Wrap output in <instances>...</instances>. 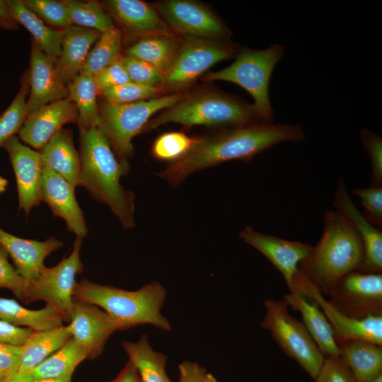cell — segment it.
Wrapping results in <instances>:
<instances>
[{
	"label": "cell",
	"mask_w": 382,
	"mask_h": 382,
	"mask_svg": "<svg viewBox=\"0 0 382 382\" xmlns=\"http://www.w3.org/2000/svg\"><path fill=\"white\" fill-rule=\"evenodd\" d=\"M29 91V71L27 69L21 78V85L16 96L0 116V149L19 133L28 116L27 99Z\"/></svg>",
	"instance_id": "e575fe53"
},
{
	"label": "cell",
	"mask_w": 382,
	"mask_h": 382,
	"mask_svg": "<svg viewBox=\"0 0 382 382\" xmlns=\"http://www.w3.org/2000/svg\"><path fill=\"white\" fill-rule=\"evenodd\" d=\"M33 330L18 327L0 319V343L22 346Z\"/></svg>",
	"instance_id": "7dc6e473"
},
{
	"label": "cell",
	"mask_w": 382,
	"mask_h": 382,
	"mask_svg": "<svg viewBox=\"0 0 382 382\" xmlns=\"http://www.w3.org/2000/svg\"><path fill=\"white\" fill-rule=\"evenodd\" d=\"M0 319L18 327L33 331L45 330L62 325L64 321L62 313L54 306H46L31 310L10 299L0 298Z\"/></svg>",
	"instance_id": "f546056e"
},
{
	"label": "cell",
	"mask_w": 382,
	"mask_h": 382,
	"mask_svg": "<svg viewBox=\"0 0 382 382\" xmlns=\"http://www.w3.org/2000/svg\"><path fill=\"white\" fill-rule=\"evenodd\" d=\"M74 190L64 178L44 166L41 201L49 206L54 216L64 220L70 232L83 240L87 236L88 228Z\"/></svg>",
	"instance_id": "44dd1931"
},
{
	"label": "cell",
	"mask_w": 382,
	"mask_h": 382,
	"mask_svg": "<svg viewBox=\"0 0 382 382\" xmlns=\"http://www.w3.org/2000/svg\"><path fill=\"white\" fill-rule=\"evenodd\" d=\"M71 337L68 325L33 331L21 346V359L18 371L32 372L37 366L62 347Z\"/></svg>",
	"instance_id": "83f0119b"
},
{
	"label": "cell",
	"mask_w": 382,
	"mask_h": 382,
	"mask_svg": "<svg viewBox=\"0 0 382 382\" xmlns=\"http://www.w3.org/2000/svg\"><path fill=\"white\" fill-rule=\"evenodd\" d=\"M182 92L127 104L103 102L99 105L100 130L108 138L117 156L128 161L134 152L133 138L142 132L151 117L175 104Z\"/></svg>",
	"instance_id": "52a82bcc"
},
{
	"label": "cell",
	"mask_w": 382,
	"mask_h": 382,
	"mask_svg": "<svg viewBox=\"0 0 382 382\" xmlns=\"http://www.w3.org/2000/svg\"><path fill=\"white\" fill-rule=\"evenodd\" d=\"M4 2L12 18L23 26L41 50L57 62L61 52L64 30L47 25L25 6L23 0H5Z\"/></svg>",
	"instance_id": "4316f807"
},
{
	"label": "cell",
	"mask_w": 382,
	"mask_h": 382,
	"mask_svg": "<svg viewBox=\"0 0 382 382\" xmlns=\"http://www.w3.org/2000/svg\"><path fill=\"white\" fill-rule=\"evenodd\" d=\"M33 379L32 372L17 371L6 377L4 382H33Z\"/></svg>",
	"instance_id": "816d5d0a"
},
{
	"label": "cell",
	"mask_w": 382,
	"mask_h": 382,
	"mask_svg": "<svg viewBox=\"0 0 382 382\" xmlns=\"http://www.w3.org/2000/svg\"><path fill=\"white\" fill-rule=\"evenodd\" d=\"M21 346L0 343V373L6 377L18 371Z\"/></svg>",
	"instance_id": "bcb514c9"
},
{
	"label": "cell",
	"mask_w": 382,
	"mask_h": 382,
	"mask_svg": "<svg viewBox=\"0 0 382 382\" xmlns=\"http://www.w3.org/2000/svg\"><path fill=\"white\" fill-rule=\"evenodd\" d=\"M337 345L339 357L356 382H372L382 375V345L359 339L345 340Z\"/></svg>",
	"instance_id": "484cf974"
},
{
	"label": "cell",
	"mask_w": 382,
	"mask_h": 382,
	"mask_svg": "<svg viewBox=\"0 0 382 382\" xmlns=\"http://www.w3.org/2000/svg\"><path fill=\"white\" fill-rule=\"evenodd\" d=\"M6 378V376L0 373V382H4Z\"/></svg>",
	"instance_id": "9f6ffc18"
},
{
	"label": "cell",
	"mask_w": 382,
	"mask_h": 382,
	"mask_svg": "<svg viewBox=\"0 0 382 382\" xmlns=\"http://www.w3.org/2000/svg\"><path fill=\"white\" fill-rule=\"evenodd\" d=\"M106 13L123 30L140 38L173 32L155 7L141 0H107L101 3Z\"/></svg>",
	"instance_id": "ffe728a7"
},
{
	"label": "cell",
	"mask_w": 382,
	"mask_h": 382,
	"mask_svg": "<svg viewBox=\"0 0 382 382\" xmlns=\"http://www.w3.org/2000/svg\"><path fill=\"white\" fill-rule=\"evenodd\" d=\"M121 60L132 82L163 88L164 74L154 66L140 59L127 56H122Z\"/></svg>",
	"instance_id": "ab89813d"
},
{
	"label": "cell",
	"mask_w": 382,
	"mask_h": 382,
	"mask_svg": "<svg viewBox=\"0 0 382 382\" xmlns=\"http://www.w3.org/2000/svg\"><path fill=\"white\" fill-rule=\"evenodd\" d=\"M359 136L364 150L371 161V186H382V139L379 135L366 128L360 130Z\"/></svg>",
	"instance_id": "60d3db41"
},
{
	"label": "cell",
	"mask_w": 382,
	"mask_h": 382,
	"mask_svg": "<svg viewBox=\"0 0 382 382\" xmlns=\"http://www.w3.org/2000/svg\"><path fill=\"white\" fill-rule=\"evenodd\" d=\"M8 180L6 178L0 176V195L5 192L8 186Z\"/></svg>",
	"instance_id": "11a10c76"
},
{
	"label": "cell",
	"mask_w": 382,
	"mask_h": 382,
	"mask_svg": "<svg viewBox=\"0 0 382 382\" xmlns=\"http://www.w3.org/2000/svg\"><path fill=\"white\" fill-rule=\"evenodd\" d=\"M239 236L245 243L267 258L281 272L289 292L294 291V282L299 265L309 255L313 246L262 233L250 226L245 227Z\"/></svg>",
	"instance_id": "2e32d148"
},
{
	"label": "cell",
	"mask_w": 382,
	"mask_h": 382,
	"mask_svg": "<svg viewBox=\"0 0 382 382\" xmlns=\"http://www.w3.org/2000/svg\"><path fill=\"white\" fill-rule=\"evenodd\" d=\"M166 290L158 282H150L135 291L102 285L83 279L76 282L74 298L101 308L116 323L119 330L150 325L170 331L171 325L161 313Z\"/></svg>",
	"instance_id": "277c9868"
},
{
	"label": "cell",
	"mask_w": 382,
	"mask_h": 382,
	"mask_svg": "<svg viewBox=\"0 0 382 382\" xmlns=\"http://www.w3.org/2000/svg\"><path fill=\"white\" fill-rule=\"evenodd\" d=\"M73 25L103 33L114 27V21L101 3L96 1L64 0Z\"/></svg>",
	"instance_id": "d590c367"
},
{
	"label": "cell",
	"mask_w": 382,
	"mask_h": 382,
	"mask_svg": "<svg viewBox=\"0 0 382 382\" xmlns=\"http://www.w3.org/2000/svg\"><path fill=\"white\" fill-rule=\"evenodd\" d=\"M323 219L321 238L299 270L324 296L345 275L359 270L364 248L354 227L336 212L326 211Z\"/></svg>",
	"instance_id": "3957f363"
},
{
	"label": "cell",
	"mask_w": 382,
	"mask_h": 382,
	"mask_svg": "<svg viewBox=\"0 0 382 382\" xmlns=\"http://www.w3.org/2000/svg\"><path fill=\"white\" fill-rule=\"evenodd\" d=\"M284 47L274 43L259 50H239L235 60L227 67L204 74V81H225L235 83L253 98L257 112L265 122H273L274 110L269 97V84L275 66L283 57Z\"/></svg>",
	"instance_id": "8992f818"
},
{
	"label": "cell",
	"mask_w": 382,
	"mask_h": 382,
	"mask_svg": "<svg viewBox=\"0 0 382 382\" xmlns=\"http://www.w3.org/2000/svg\"><path fill=\"white\" fill-rule=\"evenodd\" d=\"M122 33L116 26L101 33L88 52L81 73L95 76L117 61L122 57Z\"/></svg>",
	"instance_id": "836d02e7"
},
{
	"label": "cell",
	"mask_w": 382,
	"mask_h": 382,
	"mask_svg": "<svg viewBox=\"0 0 382 382\" xmlns=\"http://www.w3.org/2000/svg\"><path fill=\"white\" fill-rule=\"evenodd\" d=\"M18 25L7 10L4 1L0 0V28L13 30L18 29Z\"/></svg>",
	"instance_id": "f907efd6"
},
{
	"label": "cell",
	"mask_w": 382,
	"mask_h": 382,
	"mask_svg": "<svg viewBox=\"0 0 382 382\" xmlns=\"http://www.w3.org/2000/svg\"><path fill=\"white\" fill-rule=\"evenodd\" d=\"M8 257L6 250L0 245V288L10 290L22 301L28 282L16 272L8 262Z\"/></svg>",
	"instance_id": "7bdbcfd3"
},
{
	"label": "cell",
	"mask_w": 382,
	"mask_h": 382,
	"mask_svg": "<svg viewBox=\"0 0 382 382\" xmlns=\"http://www.w3.org/2000/svg\"><path fill=\"white\" fill-rule=\"evenodd\" d=\"M162 92H164L162 87L148 86L130 81L108 88L100 95L105 102L127 104L159 97Z\"/></svg>",
	"instance_id": "74e56055"
},
{
	"label": "cell",
	"mask_w": 382,
	"mask_h": 382,
	"mask_svg": "<svg viewBox=\"0 0 382 382\" xmlns=\"http://www.w3.org/2000/svg\"><path fill=\"white\" fill-rule=\"evenodd\" d=\"M15 174L18 207L26 215L41 201V187L44 165L40 151L23 144L12 137L4 146Z\"/></svg>",
	"instance_id": "9a60e30c"
},
{
	"label": "cell",
	"mask_w": 382,
	"mask_h": 382,
	"mask_svg": "<svg viewBox=\"0 0 382 382\" xmlns=\"http://www.w3.org/2000/svg\"><path fill=\"white\" fill-rule=\"evenodd\" d=\"M178 382H201L207 373L205 368L197 362L183 361L178 366Z\"/></svg>",
	"instance_id": "c3c4849f"
},
{
	"label": "cell",
	"mask_w": 382,
	"mask_h": 382,
	"mask_svg": "<svg viewBox=\"0 0 382 382\" xmlns=\"http://www.w3.org/2000/svg\"><path fill=\"white\" fill-rule=\"evenodd\" d=\"M69 98L74 103L78 112L79 130L92 127L101 128L98 92L94 76L80 73L68 86Z\"/></svg>",
	"instance_id": "1f68e13d"
},
{
	"label": "cell",
	"mask_w": 382,
	"mask_h": 382,
	"mask_svg": "<svg viewBox=\"0 0 382 382\" xmlns=\"http://www.w3.org/2000/svg\"><path fill=\"white\" fill-rule=\"evenodd\" d=\"M261 327L268 330L282 350L314 378L325 359L303 323L291 316L284 299H267Z\"/></svg>",
	"instance_id": "ba28073f"
},
{
	"label": "cell",
	"mask_w": 382,
	"mask_h": 382,
	"mask_svg": "<svg viewBox=\"0 0 382 382\" xmlns=\"http://www.w3.org/2000/svg\"><path fill=\"white\" fill-rule=\"evenodd\" d=\"M305 132L299 125L258 122L197 137L191 149L157 175L176 187L190 175L224 162H248L265 150L284 141H300Z\"/></svg>",
	"instance_id": "6da1fadb"
},
{
	"label": "cell",
	"mask_w": 382,
	"mask_h": 382,
	"mask_svg": "<svg viewBox=\"0 0 382 382\" xmlns=\"http://www.w3.org/2000/svg\"><path fill=\"white\" fill-rule=\"evenodd\" d=\"M81 173L80 186L107 205L122 227L135 226L134 195L120 183L130 170L128 161L120 159L108 138L98 127L79 130Z\"/></svg>",
	"instance_id": "7a4b0ae2"
},
{
	"label": "cell",
	"mask_w": 382,
	"mask_h": 382,
	"mask_svg": "<svg viewBox=\"0 0 382 382\" xmlns=\"http://www.w3.org/2000/svg\"><path fill=\"white\" fill-rule=\"evenodd\" d=\"M239 50L230 40L182 36L178 52L164 74L163 89L178 90L192 84L218 62L235 58Z\"/></svg>",
	"instance_id": "9c48e42d"
},
{
	"label": "cell",
	"mask_w": 382,
	"mask_h": 382,
	"mask_svg": "<svg viewBox=\"0 0 382 382\" xmlns=\"http://www.w3.org/2000/svg\"><path fill=\"white\" fill-rule=\"evenodd\" d=\"M100 34L98 30L75 25L64 30L61 52L56 64L66 86L81 73L88 52Z\"/></svg>",
	"instance_id": "603a6c76"
},
{
	"label": "cell",
	"mask_w": 382,
	"mask_h": 382,
	"mask_svg": "<svg viewBox=\"0 0 382 382\" xmlns=\"http://www.w3.org/2000/svg\"><path fill=\"white\" fill-rule=\"evenodd\" d=\"M197 137H190L182 132H168L158 136L151 150L152 156L158 160L177 161L184 156L193 146Z\"/></svg>",
	"instance_id": "8d00e7d4"
},
{
	"label": "cell",
	"mask_w": 382,
	"mask_h": 382,
	"mask_svg": "<svg viewBox=\"0 0 382 382\" xmlns=\"http://www.w3.org/2000/svg\"><path fill=\"white\" fill-rule=\"evenodd\" d=\"M289 307L298 311L302 323L323 354L339 356V349L333 330L319 306L306 300L298 291L289 292L283 299Z\"/></svg>",
	"instance_id": "d4e9b609"
},
{
	"label": "cell",
	"mask_w": 382,
	"mask_h": 382,
	"mask_svg": "<svg viewBox=\"0 0 382 382\" xmlns=\"http://www.w3.org/2000/svg\"><path fill=\"white\" fill-rule=\"evenodd\" d=\"M294 288V291H298L308 296L322 310L333 330L337 344L359 339L382 345V316L356 319L345 315L324 298L300 270L295 277Z\"/></svg>",
	"instance_id": "4fadbf2b"
},
{
	"label": "cell",
	"mask_w": 382,
	"mask_h": 382,
	"mask_svg": "<svg viewBox=\"0 0 382 382\" xmlns=\"http://www.w3.org/2000/svg\"><path fill=\"white\" fill-rule=\"evenodd\" d=\"M56 61L46 54L31 39L29 71L28 115L50 103L69 98L67 86L58 71Z\"/></svg>",
	"instance_id": "e0dca14e"
},
{
	"label": "cell",
	"mask_w": 382,
	"mask_h": 382,
	"mask_svg": "<svg viewBox=\"0 0 382 382\" xmlns=\"http://www.w3.org/2000/svg\"><path fill=\"white\" fill-rule=\"evenodd\" d=\"M69 321L72 338L84 349L88 359L100 356L110 337L119 330L115 320L105 311L75 298Z\"/></svg>",
	"instance_id": "5bb4252c"
},
{
	"label": "cell",
	"mask_w": 382,
	"mask_h": 382,
	"mask_svg": "<svg viewBox=\"0 0 382 382\" xmlns=\"http://www.w3.org/2000/svg\"><path fill=\"white\" fill-rule=\"evenodd\" d=\"M78 118L76 108L69 98L57 100L29 115L18 133V138L40 151L64 125L77 124Z\"/></svg>",
	"instance_id": "d6986e66"
},
{
	"label": "cell",
	"mask_w": 382,
	"mask_h": 382,
	"mask_svg": "<svg viewBox=\"0 0 382 382\" xmlns=\"http://www.w3.org/2000/svg\"><path fill=\"white\" fill-rule=\"evenodd\" d=\"M265 122L254 105L238 96L221 91H204L185 94L173 105L151 119L144 131L168 124L184 127L205 125L221 129Z\"/></svg>",
	"instance_id": "5b68a950"
},
{
	"label": "cell",
	"mask_w": 382,
	"mask_h": 382,
	"mask_svg": "<svg viewBox=\"0 0 382 382\" xmlns=\"http://www.w3.org/2000/svg\"><path fill=\"white\" fill-rule=\"evenodd\" d=\"M314 382H356L349 369L339 356H326Z\"/></svg>",
	"instance_id": "ee69618b"
},
{
	"label": "cell",
	"mask_w": 382,
	"mask_h": 382,
	"mask_svg": "<svg viewBox=\"0 0 382 382\" xmlns=\"http://www.w3.org/2000/svg\"><path fill=\"white\" fill-rule=\"evenodd\" d=\"M122 345L141 382H172L166 371L167 355L155 351L147 335L136 342L123 341Z\"/></svg>",
	"instance_id": "4dcf8cb0"
},
{
	"label": "cell",
	"mask_w": 382,
	"mask_h": 382,
	"mask_svg": "<svg viewBox=\"0 0 382 382\" xmlns=\"http://www.w3.org/2000/svg\"><path fill=\"white\" fill-rule=\"evenodd\" d=\"M180 44L181 37L173 33L148 36L129 46L125 56L144 61L164 74L174 61Z\"/></svg>",
	"instance_id": "f1b7e54d"
},
{
	"label": "cell",
	"mask_w": 382,
	"mask_h": 382,
	"mask_svg": "<svg viewBox=\"0 0 382 382\" xmlns=\"http://www.w3.org/2000/svg\"><path fill=\"white\" fill-rule=\"evenodd\" d=\"M25 6L51 28L64 30L73 25L64 1L23 0Z\"/></svg>",
	"instance_id": "f35d334b"
},
{
	"label": "cell",
	"mask_w": 382,
	"mask_h": 382,
	"mask_svg": "<svg viewBox=\"0 0 382 382\" xmlns=\"http://www.w3.org/2000/svg\"><path fill=\"white\" fill-rule=\"evenodd\" d=\"M109 382H141L137 370L128 360L117 376Z\"/></svg>",
	"instance_id": "681fc988"
},
{
	"label": "cell",
	"mask_w": 382,
	"mask_h": 382,
	"mask_svg": "<svg viewBox=\"0 0 382 382\" xmlns=\"http://www.w3.org/2000/svg\"><path fill=\"white\" fill-rule=\"evenodd\" d=\"M201 382H219L216 378L210 373L207 372Z\"/></svg>",
	"instance_id": "db71d44e"
},
{
	"label": "cell",
	"mask_w": 382,
	"mask_h": 382,
	"mask_svg": "<svg viewBox=\"0 0 382 382\" xmlns=\"http://www.w3.org/2000/svg\"><path fill=\"white\" fill-rule=\"evenodd\" d=\"M72 376H64L53 378L33 379V382H71Z\"/></svg>",
	"instance_id": "f5cc1de1"
},
{
	"label": "cell",
	"mask_w": 382,
	"mask_h": 382,
	"mask_svg": "<svg viewBox=\"0 0 382 382\" xmlns=\"http://www.w3.org/2000/svg\"><path fill=\"white\" fill-rule=\"evenodd\" d=\"M121 58L93 76L98 95L108 88L131 81Z\"/></svg>",
	"instance_id": "f6af8a7d"
},
{
	"label": "cell",
	"mask_w": 382,
	"mask_h": 382,
	"mask_svg": "<svg viewBox=\"0 0 382 382\" xmlns=\"http://www.w3.org/2000/svg\"><path fill=\"white\" fill-rule=\"evenodd\" d=\"M328 296V302L350 318L382 316V274L350 272L337 282Z\"/></svg>",
	"instance_id": "8fae6325"
},
{
	"label": "cell",
	"mask_w": 382,
	"mask_h": 382,
	"mask_svg": "<svg viewBox=\"0 0 382 382\" xmlns=\"http://www.w3.org/2000/svg\"><path fill=\"white\" fill-rule=\"evenodd\" d=\"M87 354L84 349L71 338L62 347L48 357L33 371L34 379L72 376V374Z\"/></svg>",
	"instance_id": "d6a6232c"
},
{
	"label": "cell",
	"mask_w": 382,
	"mask_h": 382,
	"mask_svg": "<svg viewBox=\"0 0 382 382\" xmlns=\"http://www.w3.org/2000/svg\"><path fill=\"white\" fill-rule=\"evenodd\" d=\"M40 153L45 167L62 176L74 188L80 186L81 158L69 129L62 128L57 132Z\"/></svg>",
	"instance_id": "cb8c5ba5"
},
{
	"label": "cell",
	"mask_w": 382,
	"mask_h": 382,
	"mask_svg": "<svg viewBox=\"0 0 382 382\" xmlns=\"http://www.w3.org/2000/svg\"><path fill=\"white\" fill-rule=\"evenodd\" d=\"M372 382H382V375L378 377L376 379H375Z\"/></svg>",
	"instance_id": "6f0895ef"
},
{
	"label": "cell",
	"mask_w": 382,
	"mask_h": 382,
	"mask_svg": "<svg viewBox=\"0 0 382 382\" xmlns=\"http://www.w3.org/2000/svg\"><path fill=\"white\" fill-rule=\"evenodd\" d=\"M82 239L76 238L70 255L57 265L45 267L28 285L22 301L30 303L43 301L56 308L65 321L69 320L74 301L76 276L82 272L83 265L80 258Z\"/></svg>",
	"instance_id": "30bf717a"
},
{
	"label": "cell",
	"mask_w": 382,
	"mask_h": 382,
	"mask_svg": "<svg viewBox=\"0 0 382 382\" xmlns=\"http://www.w3.org/2000/svg\"><path fill=\"white\" fill-rule=\"evenodd\" d=\"M352 193L359 197L364 218L373 226H382V186L356 188Z\"/></svg>",
	"instance_id": "b9f144b4"
},
{
	"label": "cell",
	"mask_w": 382,
	"mask_h": 382,
	"mask_svg": "<svg viewBox=\"0 0 382 382\" xmlns=\"http://www.w3.org/2000/svg\"><path fill=\"white\" fill-rule=\"evenodd\" d=\"M333 206L335 212L354 227L361 238L364 256L357 271L381 273L382 232L370 224L355 207L341 179L335 192Z\"/></svg>",
	"instance_id": "ac0fdd59"
},
{
	"label": "cell",
	"mask_w": 382,
	"mask_h": 382,
	"mask_svg": "<svg viewBox=\"0 0 382 382\" xmlns=\"http://www.w3.org/2000/svg\"><path fill=\"white\" fill-rule=\"evenodd\" d=\"M173 32L182 36L209 40H229L231 31L210 8L192 0H167L156 6Z\"/></svg>",
	"instance_id": "7c38bea8"
},
{
	"label": "cell",
	"mask_w": 382,
	"mask_h": 382,
	"mask_svg": "<svg viewBox=\"0 0 382 382\" xmlns=\"http://www.w3.org/2000/svg\"><path fill=\"white\" fill-rule=\"evenodd\" d=\"M0 245L12 259L16 272L28 282H31L46 267L45 258L61 248L63 243L54 237L45 241L24 239L0 228Z\"/></svg>",
	"instance_id": "7402d4cb"
}]
</instances>
